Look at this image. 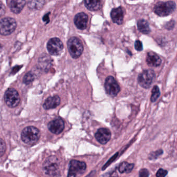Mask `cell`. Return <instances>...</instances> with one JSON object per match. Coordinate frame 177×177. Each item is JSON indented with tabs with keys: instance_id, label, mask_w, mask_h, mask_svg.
Listing matches in <instances>:
<instances>
[{
	"instance_id": "cell-2",
	"label": "cell",
	"mask_w": 177,
	"mask_h": 177,
	"mask_svg": "<svg viewBox=\"0 0 177 177\" xmlns=\"http://www.w3.org/2000/svg\"><path fill=\"white\" fill-rule=\"evenodd\" d=\"M176 9V4L173 1L158 2L154 8L155 13L160 17H165L170 15Z\"/></svg>"
},
{
	"instance_id": "cell-31",
	"label": "cell",
	"mask_w": 177,
	"mask_h": 177,
	"mask_svg": "<svg viewBox=\"0 0 177 177\" xmlns=\"http://www.w3.org/2000/svg\"><path fill=\"white\" fill-rule=\"evenodd\" d=\"M111 177H118V175L116 172H114L111 175Z\"/></svg>"
},
{
	"instance_id": "cell-28",
	"label": "cell",
	"mask_w": 177,
	"mask_h": 177,
	"mask_svg": "<svg viewBox=\"0 0 177 177\" xmlns=\"http://www.w3.org/2000/svg\"><path fill=\"white\" fill-rule=\"evenodd\" d=\"M149 177V172L148 169L146 168H143L140 170L139 177Z\"/></svg>"
},
{
	"instance_id": "cell-24",
	"label": "cell",
	"mask_w": 177,
	"mask_h": 177,
	"mask_svg": "<svg viewBox=\"0 0 177 177\" xmlns=\"http://www.w3.org/2000/svg\"><path fill=\"white\" fill-rule=\"evenodd\" d=\"M118 154H119V153H117L114 154V155L110 159H109V160L108 161V162H106V164L104 165V166L102 167V170H105V169H106V168L111 164H112V162L117 159V156H118Z\"/></svg>"
},
{
	"instance_id": "cell-7",
	"label": "cell",
	"mask_w": 177,
	"mask_h": 177,
	"mask_svg": "<svg viewBox=\"0 0 177 177\" xmlns=\"http://www.w3.org/2000/svg\"><path fill=\"white\" fill-rule=\"evenodd\" d=\"M154 77L155 72L153 70H146L138 75V81L142 87L149 88L151 86Z\"/></svg>"
},
{
	"instance_id": "cell-21",
	"label": "cell",
	"mask_w": 177,
	"mask_h": 177,
	"mask_svg": "<svg viewBox=\"0 0 177 177\" xmlns=\"http://www.w3.org/2000/svg\"><path fill=\"white\" fill-rule=\"evenodd\" d=\"M160 90L158 86H154V87L152 90V96L151 97V100L152 102L156 101V100L158 99V97L160 96Z\"/></svg>"
},
{
	"instance_id": "cell-6",
	"label": "cell",
	"mask_w": 177,
	"mask_h": 177,
	"mask_svg": "<svg viewBox=\"0 0 177 177\" xmlns=\"http://www.w3.org/2000/svg\"><path fill=\"white\" fill-rule=\"evenodd\" d=\"M17 23L14 19L7 17L0 21V34L3 36H8L15 31Z\"/></svg>"
},
{
	"instance_id": "cell-8",
	"label": "cell",
	"mask_w": 177,
	"mask_h": 177,
	"mask_svg": "<svg viewBox=\"0 0 177 177\" xmlns=\"http://www.w3.org/2000/svg\"><path fill=\"white\" fill-rule=\"evenodd\" d=\"M5 101L10 108H14L19 104L20 98L18 93L14 88H9L5 92Z\"/></svg>"
},
{
	"instance_id": "cell-19",
	"label": "cell",
	"mask_w": 177,
	"mask_h": 177,
	"mask_svg": "<svg viewBox=\"0 0 177 177\" xmlns=\"http://www.w3.org/2000/svg\"><path fill=\"white\" fill-rule=\"evenodd\" d=\"M138 28L142 34H149L151 32L149 24L148 21L144 19H140L137 23Z\"/></svg>"
},
{
	"instance_id": "cell-14",
	"label": "cell",
	"mask_w": 177,
	"mask_h": 177,
	"mask_svg": "<svg viewBox=\"0 0 177 177\" xmlns=\"http://www.w3.org/2000/svg\"><path fill=\"white\" fill-rule=\"evenodd\" d=\"M111 17L113 22L119 25H122L124 20V12L122 7L113 9L111 12Z\"/></svg>"
},
{
	"instance_id": "cell-27",
	"label": "cell",
	"mask_w": 177,
	"mask_h": 177,
	"mask_svg": "<svg viewBox=\"0 0 177 177\" xmlns=\"http://www.w3.org/2000/svg\"><path fill=\"white\" fill-rule=\"evenodd\" d=\"M168 174V171L165 170L162 168L158 169L157 172L156 173V177H165Z\"/></svg>"
},
{
	"instance_id": "cell-22",
	"label": "cell",
	"mask_w": 177,
	"mask_h": 177,
	"mask_svg": "<svg viewBox=\"0 0 177 177\" xmlns=\"http://www.w3.org/2000/svg\"><path fill=\"white\" fill-rule=\"evenodd\" d=\"M34 76L33 73L29 72L25 74L23 78V82L26 84H29L34 81Z\"/></svg>"
},
{
	"instance_id": "cell-16",
	"label": "cell",
	"mask_w": 177,
	"mask_h": 177,
	"mask_svg": "<svg viewBox=\"0 0 177 177\" xmlns=\"http://www.w3.org/2000/svg\"><path fill=\"white\" fill-rule=\"evenodd\" d=\"M9 7L11 11L15 14H18L23 9L25 4V1L12 0L9 2Z\"/></svg>"
},
{
	"instance_id": "cell-26",
	"label": "cell",
	"mask_w": 177,
	"mask_h": 177,
	"mask_svg": "<svg viewBox=\"0 0 177 177\" xmlns=\"http://www.w3.org/2000/svg\"><path fill=\"white\" fill-rule=\"evenodd\" d=\"M39 1H29L28 2V6L30 8L34 9H39L41 7H43V5H38Z\"/></svg>"
},
{
	"instance_id": "cell-5",
	"label": "cell",
	"mask_w": 177,
	"mask_h": 177,
	"mask_svg": "<svg viewBox=\"0 0 177 177\" xmlns=\"http://www.w3.org/2000/svg\"><path fill=\"white\" fill-rule=\"evenodd\" d=\"M59 160L56 156H51L47 158L43 165V169L47 175L55 176L59 171Z\"/></svg>"
},
{
	"instance_id": "cell-18",
	"label": "cell",
	"mask_w": 177,
	"mask_h": 177,
	"mask_svg": "<svg viewBox=\"0 0 177 177\" xmlns=\"http://www.w3.org/2000/svg\"><path fill=\"white\" fill-rule=\"evenodd\" d=\"M85 5L91 11H98L101 9L102 7L101 2L100 1H89L86 0L84 1Z\"/></svg>"
},
{
	"instance_id": "cell-20",
	"label": "cell",
	"mask_w": 177,
	"mask_h": 177,
	"mask_svg": "<svg viewBox=\"0 0 177 177\" xmlns=\"http://www.w3.org/2000/svg\"><path fill=\"white\" fill-rule=\"evenodd\" d=\"M135 165L130 164L126 162H124L119 165V171L121 173H130L133 170Z\"/></svg>"
},
{
	"instance_id": "cell-9",
	"label": "cell",
	"mask_w": 177,
	"mask_h": 177,
	"mask_svg": "<svg viewBox=\"0 0 177 177\" xmlns=\"http://www.w3.org/2000/svg\"><path fill=\"white\" fill-rule=\"evenodd\" d=\"M106 94L111 97H115L120 92V87L114 78L109 76L106 78L104 84Z\"/></svg>"
},
{
	"instance_id": "cell-4",
	"label": "cell",
	"mask_w": 177,
	"mask_h": 177,
	"mask_svg": "<svg viewBox=\"0 0 177 177\" xmlns=\"http://www.w3.org/2000/svg\"><path fill=\"white\" fill-rule=\"evenodd\" d=\"M86 164L85 162L73 160L69 164L68 177H77L83 175L86 170Z\"/></svg>"
},
{
	"instance_id": "cell-15",
	"label": "cell",
	"mask_w": 177,
	"mask_h": 177,
	"mask_svg": "<svg viewBox=\"0 0 177 177\" xmlns=\"http://www.w3.org/2000/svg\"><path fill=\"white\" fill-rule=\"evenodd\" d=\"M146 61L150 67H158L161 63L162 60L160 57L155 52H150L146 55Z\"/></svg>"
},
{
	"instance_id": "cell-1",
	"label": "cell",
	"mask_w": 177,
	"mask_h": 177,
	"mask_svg": "<svg viewBox=\"0 0 177 177\" xmlns=\"http://www.w3.org/2000/svg\"><path fill=\"white\" fill-rule=\"evenodd\" d=\"M21 139L27 144H34L38 142L41 135L40 130L34 126H29L23 129L21 134Z\"/></svg>"
},
{
	"instance_id": "cell-3",
	"label": "cell",
	"mask_w": 177,
	"mask_h": 177,
	"mask_svg": "<svg viewBox=\"0 0 177 177\" xmlns=\"http://www.w3.org/2000/svg\"><path fill=\"white\" fill-rule=\"evenodd\" d=\"M68 48L71 57L74 59L78 58L83 52L81 41L76 37H72L68 40Z\"/></svg>"
},
{
	"instance_id": "cell-23",
	"label": "cell",
	"mask_w": 177,
	"mask_h": 177,
	"mask_svg": "<svg viewBox=\"0 0 177 177\" xmlns=\"http://www.w3.org/2000/svg\"><path fill=\"white\" fill-rule=\"evenodd\" d=\"M163 154V151L162 149L157 150L155 152H152L149 155L150 160H155L158 157V156H160Z\"/></svg>"
},
{
	"instance_id": "cell-12",
	"label": "cell",
	"mask_w": 177,
	"mask_h": 177,
	"mask_svg": "<svg viewBox=\"0 0 177 177\" xmlns=\"http://www.w3.org/2000/svg\"><path fill=\"white\" fill-rule=\"evenodd\" d=\"M95 138L100 143L106 144L111 139V133L109 129L101 128L98 129L95 133Z\"/></svg>"
},
{
	"instance_id": "cell-13",
	"label": "cell",
	"mask_w": 177,
	"mask_h": 177,
	"mask_svg": "<svg viewBox=\"0 0 177 177\" xmlns=\"http://www.w3.org/2000/svg\"><path fill=\"white\" fill-rule=\"evenodd\" d=\"M74 22L79 29H85L87 24L88 16L84 13H79L75 15Z\"/></svg>"
},
{
	"instance_id": "cell-30",
	"label": "cell",
	"mask_w": 177,
	"mask_h": 177,
	"mask_svg": "<svg viewBox=\"0 0 177 177\" xmlns=\"http://www.w3.org/2000/svg\"><path fill=\"white\" fill-rule=\"evenodd\" d=\"M5 13V7L2 2L0 1V17L4 15Z\"/></svg>"
},
{
	"instance_id": "cell-25",
	"label": "cell",
	"mask_w": 177,
	"mask_h": 177,
	"mask_svg": "<svg viewBox=\"0 0 177 177\" xmlns=\"http://www.w3.org/2000/svg\"><path fill=\"white\" fill-rule=\"evenodd\" d=\"M6 149L7 146L4 141L0 138V157L2 156L4 154Z\"/></svg>"
},
{
	"instance_id": "cell-10",
	"label": "cell",
	"mask_w": 177,
	"mask_h": 177,
	"mask_svg": "<svg viewBox=\"0 0 177 177\" xmlns=\"http://www.w3.org/2000/svg\"><path fill=\"white\" fill-rule=\"evenodd\" d=\"M47 50L50 54L53 56H58L63 52V45L58 38L51 39L47 43Z\"/></svg>"
},
{
	"instance_id": "cell-11",
	"label": "cell",
	"mask_w": 177,
	"mask_h": 177,
	"mask_svg": "<svg viewBox=\"0 0 177 177\" xmlns=\"http://www.w3.org/2000/svg\"><path fill=\"white\" fill-rule=\"evenodd\" d=\"M48 128L52 133L56 135L63 132L65 128L64 121L60 118H57L49 123Z\"/></svg>"
},
{
	"instance_id": "cell-17",
	"label": "cell",
	"mask_w": 177,
	"mask_h": 177,
	"mask_svg": "<svg viewBox=\"0 0 177 177\" xmlns=\"http://www.w3.org/2000/svg\"><path fill=\"white\" fill-rule=\"evenodd\" d=\"M60 103V98L58 96L48 97L43 104V107L46 110L54 109Z\"/></svg>"
},
{
	"instance_id": "cell-29",
	"label": "cell",
	"mask_w": 177,
	"mask_h": 177,
	"mask_svg": "<svg viewBox=\"0 0 177 177\" xmlns=\"http://www.w3.org/2000/svg\"><path fill=\"white\" fill-rule=\"evenodd\" d=\"M135 47L138 51H141L143 50V45L142 42L139 40H137L135 43Z\"/></svg>"
}]
</instances>
